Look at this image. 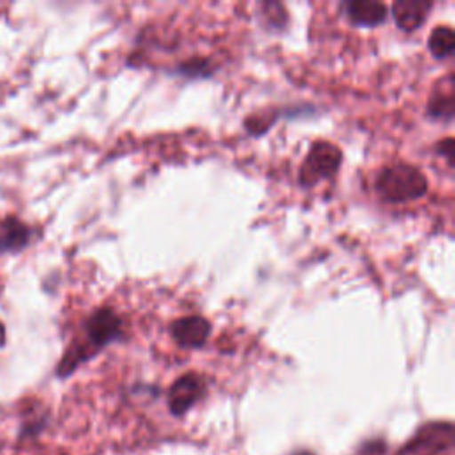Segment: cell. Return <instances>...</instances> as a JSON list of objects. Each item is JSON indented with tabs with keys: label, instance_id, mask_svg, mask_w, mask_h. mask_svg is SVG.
<instances>
[{
	"label": "cell",
	"instance_id": "obj_1",
	"mask_svg": "<svg viewBox=\"0 0 455 455\" xmlns=\"http://www.w3.org/2000/svg\"><path fill=\"white\" fill-rule=\"evenodd\" d=\"M124 336L123 318L110 306L96 307L82 323L78 334L66 347L55 366L59 379L71 377L82 364L96 357L105 347Z\"/></svg>",
	"mask_w": 455,
	"mask_h": 455
},
{
	"label": "cell",
	"instance_id": "obj_2",
	"mask_svg": "<svg viewBox=\"0 0 455 455\" xmlns=\"http://www.w3.org/2000/svg\"><path fill=\"white\" fill-rule=\"evenodd\" d=\"M428 190L427 176L414 165L393 164L379 171L375 192L384 203L403 204L423 197Z\"/></svg>",
	"mask_w": 455,
	"mask_h": 455
},
{
	"label": "cell",
	"instance_id": "obj_3",
	"mask_svg": "<svg viewBox=\"0 0 455 455\" xmlns=\"http://www.w3.org/2000/svg\"><path fill=\"white\" fill-rule=\"evenodd\" d=\"M453 448V423L432 419L416 428L395 455H441Z\"/></svg>",
	"mask_w": 455,
	"mask_h": 455
},
{
	"label": "cell",
	"instance_id": "obj_4",
	"mask_svg": "<svg viewBox=\"0 0 455 455\" xmlns=\"http://www.w3.org/2000/svg\"><path fill=\"white\" fill-rule=\"evenodd\" d=\"M341 165V149L329 140H316L309 146L307 155L299 169V183L315 187L318 181L331 180Z\"/></svg>",
	"mask_w": 455,
	"mask_h": 455
},
{
	"label": "cell",
	"instance_id": "obj_5",
	"mask_svg": "<svg viewBox=\"0 0 455 455\" xmlns=\"http://www.w3.org/2000/svg\"><path fill=\"white\" fill-rule=\"evenodd\" d=\"M208 395V380L197 371L180 375L167 389V411L174 418H183L194 405Z\"/></svg>",
	"mask_w": 455,
	"mask_h": 455
},
{
	"label": "cell",
	"instance_id": "obj_6",
	"mask_svg": "<svg viewBox=\"0 0 455 455\" xmlns=\"http://www.w3.org/2000/svg\"><path fill=\"white\" fill-rule=\"evenodd\" d=\"M212 334V323L199 315L180 316L171 323L172 339L187 350L201 348Z\"/></svg>",
	"mask_w": 455,
	"mask_h": 455
},
{
	"label": "cell",
	"instance_id": "obj_7",
	"mask_svg": "<svg viewBox=\"0 0 455 455\" xmlns=\"http://www.w3.org/2000/svg\"><path fill=\"white\" fill-rule=\"evenodd\" d=\"M34 228L18 215L0 217V256L20 254L34 240Z\"/></svg>",
	"mask_w": 455,
	"mask_h": 455
},
{
	"label": "cell",
	"instance_id": "obj_8",
	"mask_svg": "<svg viewBox=\"0 0 455 455\" xmlns=\"http://www.w3.org/2000/svg\"><path fill=\"white\" fill-rule=\"evenodd\" d=\"M347 20L355 27H377L387 18V5L377 0H352L343 4Z\"/></svg>",
	"mask_w": 455,
	"mask_h": 455
},
{
	"label": "cell",
	"instance_id": "obj_9",
	"mask_svg": "<svg viewBox=\"0 0 455 455\" xmlns=\"http://www.w3.org/2000/svg\"><path fill=\"white\" fill-rule=\"evenodd\" d=\"M432 9V2L428 0H398L391 5V14L398 28L403 32L418 30Z\"/></svg>",
	"mask_w": 455,
	"mask_h": 455
},
{
	"label": "cell",
	"instance_id": "obj_10",
	"mask_svg": "<svg viewBox=\"0 0 455 455\" xmlns=\"http://www.w3.org/2000/svg\"><path fill=\"white\" fill-rule=\"evenodd\" d=\"M455 114V96H453V75L448 76L444 87H437L430 96L427 105V116L435 121H451Z\"/></svg>",
	"mask_w": 455,
	"mask_h": 455
},
{
	"label": "cell",
	"instance_id": "obj_11",
	"mask_svg": "<svg viewBox=\"0 0 455 455\" xmlns=\"http://www.w3.org/2000/svg\"><path fill=\"white\" fill-rule=\"evenodd\" d=\"M428 50L434 59H448L455 50V32L450 25H437L428 37Z\"/></svg>",
	"mask_w": 455,
	"mask_h": 455
},
{
	"label": "cell",
	"instance_id": "obj_12",
	"mask_svg": "<svg viewBox=\"0 0 455 455\" xmlns=\"http://www.w3.org/2000/svg\"><path fill=\"white\" fill-rule=\"evenodd\" d=\"M261 16L268 28H283L288 21V12L279 2H265L261 4Z\"/></svg>",
	"mask_w": 455,
	"mask_h": 455
},
{
	"label": "cell",
	"instance_id": "obj_13",
	"mask_svg": "<svg viewBox=\"0 0 455 455\" xmlns=\"http://www.w3.org/2000/svg\"><path fill=\"white\" fill-rule=\"evenodd\" d=\"M176 73L183 75V76H194V78H201V76H210L213 73V66L208 59L204 57H192L185 62H181L176 68Z\"/></svg>",
	"mask_w": 455,
	"mask_h": 455
},
{
	"label": "cell",
	"instance_id": "obj_14",
	"mask_svg": "<svg viewBox=\"0 0 455 455\" xmlns=\"http://www.w3.org/2000/svg\"><path fill=\"white\" fill-rule=\"evenodd\" d=\"M387 441L382 435H375L361 441L352 451V455H387Z\"/></svg>",
	"mask_w": 455,
	"mask_h": 455
},
{
	"label": "cell",
	"instance_id": "obj_15",
	"mask_svg": "<svg viewBox=\"0 0 455 455\" xmlns=\"http://www.w3.org/2000/svg\"><path fill=\"white\" fill-rule=\"evenodd\" d=\"M275 117H277V114H274V112L252 114V116H249V117L245 119L243 126H245L247 133H251V135H261V133H265V132L270 128V124L275 121Z\"/></svg>",
	"mask_w": 455,
	"mask_h": 455
},
{
	"label": "cell",
	"instance_id": "obj_16",
	"mask_svg": "<svg viewBox=\"0 0 455 455\" xmlns=\"http://www.w3.org/2000/svg\"><path fill=\"white\" fill-rule=\"evenodd\" d=\"M437 156H443L450 167H453V139L446 137L435 144Z\"/></svg>",
	"mask_w": 455,
	"mask_h": 455
},
{
	"label": "cell",
	"instance_id": "obj_17",
	"mask_svg": "<svg viewBox=\"0 0 455 455\" xmlns=\"http://www.w3.org/2000/svg\"><path fill=\"white\" fill-rule=\"evenodd\" d=\"M7 345V329L5 323L0 320V348H4Z\"/></svg>",
	"mask_w": 455,
	"mask_h": 455
},
{
	"label": "cell",
	"instance_id": "obj_18",
	"mask_svg": "<svg viewBox=\"0 0 455 455\" xmlns=\"http://www.w3.org/2000/svg\"><path fill=\"white\" fill-rule=\"evenodd\" d=\"M290 455H316V453H313L311 450H304V448H302V450H295V451H291Z\"/></svg>",
	"mask_w": 455,
	"mask_h": 455
},
{
	"label": "cell",
	"instance_id": "obj_19",
	"mask_svg": "<svg viewBox=\"0 0 455 455\" xmlns=\"http://www.w3.org/2000/svg\"><path fill=\"white\" fill-rule=\"evenodd\" d=\"M62 455H66V453H62Z\"/></svg>",
	"mask_w": 455,
	"mask_h": 455
}]
</instances>
